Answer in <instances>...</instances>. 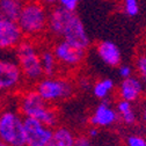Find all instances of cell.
Returning <instances> with one entry per match:
<instances>
[{
	"instance_id": "44dd1931",
	"label": "cell",
	"mask_w": 146,
	"mask_h": 146,
	"mask_svg": "<svg viewBox=\"0 0 146 146\" xmlns=\"http://www.w3.org/2000/svg\"><path fill=\"white\" fill-rule=\"evenodd\" d=\"M146 139L140 135H130L125 139V146H145Z\"/></svg>"
},
{
	"instance_id": "9c48e42d",
	"label": "cell",
	"mask_w": 146,
	"mask_h": 146,
	"mask_svg": "<svg viewBox=\"0 0 146 146\" xmlns=\"http://www.w3.org/2000/svg\"><path fill=\"white\" fill-rule=\"evenodd\" d=\"M27 146H48L53 130L33 117H23Z\"/></svg>"
},
{
	"instance_id": "83f0119b",
	"label": "cell",
	"mask_w": 146,
	"mask_h": 146,
	"mask_svg": "<svg viewBox=\"0 0 146 146\" xmlns=\"http://www.w3.org/2000/svg\"><path fill=\"white\" fill-rule=\"evenodd\" d=\"M0 146H11V145H8L6 141H4L1 138H0Z\"/></svg>"
},
{
	"instance_id": "5b68a950",
	"label": "cell",
	"mask_w": 146,
	"mask_h": 146,
	"mask_svg": "<svg viewBox=\"0 0 146 146\" xmlns=\"http://www.w3.org/2000/svg\"><path fill=\"white\" fill-rule=\"evenodd\" d=\"M35 89L50 104L71 99L76 93V86L64 77H43L36 82Z\"/></svg>"
},
{
	"instance_id": "4dcf8cb0",
	"label": "cell",
	"mask_w": 146,
	"mask_h": 146,
	"mask_svg": "<svg viewBox=\"0 0 146 146\" xmlns=\"http://www.w3.org/2000/svg\"><path fill=\"white\" fill-rule=\"evenodd\" d=\"M145 146H146V145H145Z\"/></svg>"
},
{
	"instance_id": "7a4b0ae2",
	"label": "cell",
	"mask_w": 146,
	"mask_h": 146,
	"mask_svg": "<svg viewBox=\"0 0 146 146\" xmlns=\"http://www.w3.org/2000/svg\"><path fill=\"white\" fill-rule=\"evenodd\" d=\"M19 111L23 117H33L43 124L54 127L59 121L58 110L48 103L36 89H28L19 99Z\"/></svg>"
},
{
	"instance_id": "ba28073f",
	"label": "cell",
	"mask_w": 146,
	"mask_h": 146,
	"mask_svg": "<svg viewBox=\"0 0 146 146\" xmlns=\"http://www.w3.org/2000/svg\"><path fill=\"white\" fill-rule=\"evenodd\" d=\"M23 73L16 62L11 59H0V90L13 92L23 84Z\"/></svg>"
},
{
	"instance_id": "8fae6325",
	"label": "cell",
	"mask_w": 146,
	"mask_h": 146,
	"mask_svg": "<svg viewBox=\"0 0 146 146\" xmlns=\"http://www.w3.org/2000/svg\"><path fill=\"white\" fill-rule=\"evenodd\" d=\"M119 119L116 108H114L109 101L102 100L95 108L93 115L89 117V123L92 126L96 127H107L116 124Z\"/></svg>"
},
{
	"instance_id": "484cf974",
	"label": "cell",
	"mask_w": 146,
	"mask_h": 146,
	"mask_svg": "<svg viewBox=\"0 0 146 146\" xmlns=\"http://www.w3.org/2000/svg\"><path fill=\"white\" fill-rule=\"evenodd\" d=\"M140 118H141V122H143L144 124H146V106L143 108L141 114H140Z\"/></svg>"
},
{
	"instance_id": "3957f363",
	"label": "cell",
	"mask_w": 146,
	"mask_h": 146,
	"mask_svg": "<svg viewBox=\"0 0 146 146\" xmlns=\"http://www.w3.org/2000/svg\"><path fill=\"white\" fill-rule=\"evenodd\" d=\"M49 12L40 0H26L17 17V25L27 38L41 36L48 29Z\"/></svg>"
},
{
	"instance_id": "cb8c5ba5",
	"label": "cell",
	"mask_w": 146,
	"mask_h": 146,
	"mask_svg": "<svg viewBox=\"0 0 146 146\" xmlns=\"http://www.w3.org/2000/svg\"><path fill=\"white\" fill-rule=\"evenodd\" d=\"M74 146H90L89 144V139L85 136H80L78 138H76V144Z\"/></svg>"
},
{
	"instance_id": "5bb4252c",
	"label": "cell",
	"mask_w": 146,
	"mask_h": 146,
	"mask_svg": "<svg viewBox=\"0 0 146 146\" xmlns=\"http://www.w3.org/2000/svg\"><path fill=\"white\" fill-rule=\"evenodd\" d=\"M26 0H0V16L16 21Z\"/></svg>"
},
{
	"instance_id": "277c9868",
	"label": "cell",
	"mask_w": 146,
	"mask_h": 146,
	"mask_svg": "<svg viewBox=\"0 0 146 146\" xmlns=\"http://www.w3.org/2000/svg\"><path fill=\"white\" fill-rule=\"evenodd\" d=\"M16 59L23 77L29 82H37L44 77L41 54L37 44L33 38H23L15 48Z\"/></svg>"
},
{
	"instance_id": "f546056e",
	"label": "cell",
	"mask_w": 146,
	"mask_h": 146,
	"mask_svg": "<svg viewBox=\"0 0 146 146\" xmlns=\"http://www.w3.org/2000/svg\"><path fill=\"white\" fill-rule=\"evenodd\" d=\"M145 98H146V92H145Z\"/></svg>"
},
{
	"instance_id": "e0dca14e",
	"label": "cell",
	"mask_w": 146,
	"mask_h": 146,
	"mask_svg": "<svg viewBox=\"0 0 146 146\" xmlns=\"http://www.w3.org/2000/svg\"><path fill=\"white\" fill-rule=\"evenodd\" d=\"M116 110L119 116V119L125 125H133L137 121L136 113L133 110L132 103L126 100H119L116 104Z\"/></svg>"
},
{
	"instance_id": "6da1fadb",
	"label": "cell",
	"mask_w": 146,
	"mask_h": 146,
	"mask_svg": "<svg viewBox=\"0 0 146 146\" xmlns=\"http://www.w3.org/2000/svg\"><path fill=\"white\" fill-rule=\"evenodd\" d=\"M48 30L51 35L79 48L87 50L90 45V38L78 14L60 6L53 7L49 12Z\"/></svg>"
},
{
	"instance_id": "52a82bcc",
	"label": "cell",
	"mask_w": 146,
	"mask_h": 146,
	"mask_svg": "<svg viewBox=\"0 0 146 146\" xmlns=\"http://www.w3.org/2000/svg\"><path fill=\"white\" fill-rule=\"evenodd\" d=\"M53 53L56 56L59 66L67 70H73L80 66L86 58V49L73 45L64 40H59L53 46Z\"/></svg>"
},
{
	"instance_id": "d6986e66",
	"label": "cell",
	"mask_w": 146,
	"mask_h": 146,
	"mask_svg": "<svg viewBox=\"0 0 146 146\" xmlns=\"http://www.w3.org/2000/svg\"><path fill=\"white\" fill-rule=\"evenodd\" d=\"M122 9L125 15L130 16V17H135L139 14V11H140L139 1L138 0H123Z\"/></svg>"
},
{
	"instance_id": "ac0fdd59",
	"label": "cell",
	"mask_w": 146,
	"mask_h": 146,
	"mask_svg": "<svg viewBox=\"0 0 146 146\" xmlns=\"http://www.w3.org/2000/svg\"><path fill=\"white\" fill-rule=\"evenodd\" d=\"M115 88V82L114 80L109 79V78H104V79H100L98 80L94 85H93V94L96 99L99 100H106L109 94H110Z\"/></svg>"
},
{
	"instance_id": "603a6c76",
	"label": "cell",
	"mask_w": 146,
	"mask_h": 146,
	"mask_svg": "<svg viewBox=\"0 0 146 146\" xmlns=\"http://www.w3.org/2000/svg\"><path fill=\"white\" fill-rule=\"evenodd\" d=\"M118 72H119V76L125 79V78H129L132 76V67L129 66V65H121L119 68H118Z\"/></svg>"
},
{
	"instance_id": "d4e9b609",
	"label": "cell",
	"mask_w": 146,
	"mask_h": 146,
	"mask_svg": "<svg viewBox=\"0 0 146 146\" xmlns=\"http://www.w3.org/2000/svg\"><path fill=\"white\" fill-rule=\"evenodd\" d=\"M98 135H99V129H98V127H96V126L90 127L89 131H88V136L92 137V138H94V137H96Z\"/></svg>"
},
{
	"instance_id": "9a60e30c",
	"label": "cell",
	"mask_w": 146,
	"mask_h": 146,
	"mask_svg": "<svg viewBox=\"0 0 146 146\" xmlns=\"http://www.w3.org/2000/svg\"><path fill=\"white\" fill-rule=\"evenodd\" d=\"M76 136L70 129L65 126H59L53 130L52 137L48 146H74Z\"/></svg>"
},
{
	"instance_id": "ffe728a7",
	"label": "cell",
	"mask_w": 146,
	"mask_h": 146,
	"mask_svg": "<svg viewBox=\"0 0 146 146\" xmlns=\"http://www.w3.org/2000/svg\"><path fill=\"white\" fill-rule=\"evenodd\" d=\"M136 70L143 80L146 81V50L141 52L136 59Z\"/></svg>"
},
{
	"instance_id": "4316f807",
	"label": "cell",
	"mask_w": 146,
	"mask_h": 146,
	"mask_svg": "<svg viewBox=\"0 0 146 146\" xmlns=\"http://www.w3.org/2000/svg\"><path fill=\"white\" fill-rule=\"evenodd\" d=\"M40 1L44 5H54L56 3H58V0H40Z\"/></svg>"
},
{
	"instance_id": "4fadbf2b",
	"label": "cell",
	"mask_w": 146,
	"mask_h": 146,
	"mask_svg": "<svg viewBox=\"0 0 146 146\" xmlns=\"http://www.w3.org/2000/svg\"><path fill=\"white\" fill-rule=\"evenodd\" d=\"M96 53L100 59L108 66L117 67L122 62V53L117 44L111 41H101L96 44Z\"/></svg>"
},
{
	"instance_id": "2e32d148",
	"label": "cell",
	"mask_w": 146,
	"mask_h": 146,
	"mask_svg": "<svg viewBox=\"0 0 146 146\" xmlns=\"http://www.w3.org/2000/svg\"><path fill=\"white\" fill-rule=\"evenodd\" d=\"M40 54H41V62H42L44 77L56 76L59 64H58V60L53 53V50L49 49V48H44V49H41Z\"/></svg>"
},
{
	"instance_id": "f1b7e54d",
	"label": "cell",
	"mask_w": 146,
	"mask_h": 146,
	"mask_svg": "<svg viewBox=\"0 0 146 146\" xmlns=\"http://www.w3.org/2000/svg\"><path fill=\"white\" fill-rule=\"evenodd\" d=\"M0 99H1V90H0Z\"/></svg>"
},
{
	"instance_id": "7402d4cb",
	"label": "cell",
	"mask_w": 146,
	"mask_h": 146,
	"mask_svg": "<svg viewBox=\"0 0 146 146\" xmlns=\"http://www.w3.org/2000/svg\"><path fill=\"white\" fill-rule=\"evenodd\" d=\"M81 0H58V4L62 8L70 11V12H76L79 3Z\"/></svg>"
},
{
	"instance_id": "7c38bea8",
	"label": "cell",
	"mask_w": 146,
	"mask_h": 146,
	"mask_svg": "<svg viewBox=\"0 0 146 146\" xmlns=\"http://www.w3.org/2000/svg\"><path fill=\"white\" fill-rule=\"evenodd\" d=\"M144 93V86L139 78L129 77L122 80L118 86V96L121 100H126L131 103L137 102Z\"/></svg>"
},
{
	"instance_id": "30bf717a",
	"label": "cell",
	"mask_w": 146,
	"mask_h": 146,
	"mask_svg": "<svg viewBox=\"0 0 146 146\" xmlns=\"http://www.w3.org/2000/svg\"><path fill=\"white\" fill-rule=\"evenodd\" d=\"M25 38L16 21L0 16V50L15 49Z\"/></svg>"
},
{
	"instance_id": "8992f818",
	"label": "cell",
	"mask_w": 146,
	"mask_h": 146,
	"mask_svg": "<svg viewBox=\"0 0 146 146\" xmlns=\"http://www.w3.org/2000/svg\"><path fill=\"white\" fill-rule=\"evenodd\" d=\"M0 138L11 146H27L23 116L13 110L0 114Z\"/></svg>"
}]
</instances>
